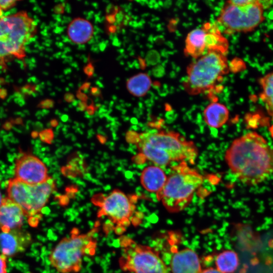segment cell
<instances>
[{
    "label": "cell",
    "instance_id": "obj_10",
    "mask_svg": "<svg viewBox=\"0 0 273 273\" xmlns=\"http://www.w3.org/2000/svg\"><path fill=\"white\" fill-rule=\"evenodd\" d=\"M135 199L120 190H114L101 199L94 198L93 203L99 208L98 217H107L114 224L115 233L121 235L131 222L133 223Z\"/></svg>",
    "mask_w": 273,
    "mask_h": 273
},
{
    "label": "cell",
    "instance_id": "obj_21",
    "mask_svg": "<svg viewBox=\"0 0 273 273\" xmlns=\"http://www.w3.org/2000/svg\"><path fill=\"white\" fill-rule=\"evenodd\" d=\"M259 82L262 88L260 98L273 120V73H269L260 78Z\"/></svg>",
    "mask_w": 273,
    "mask_h": 273
},
{
    "label": "cell",
    "instance_id": "obj_7",
    "mask_svg": "<svg viewBox=\"0 0 273 273\" xmlns=\"http://www.w3.org/2000/svg\"><path fill=\"white\" fill-rule=\"evenodd\" d=\"M228 69L224 54L208 51L190 65L184 86L193 95L210 90L221 80Z\"/></svg>",
    "mask_w": 273,
    "mask_h": 273
},
{
    "label": "cell",
    "instance_id": "obj_29",
    "mask_svg": "<svg viewBox=\"0 0 273 273\" xmlns=\"http://www.w3.org/2000/svg\"><path fill=\"white\" fill-rule=\"evenodd\" d=\"M90 82H86L80 86L79 89L81 91L86 92L88 90L90 87Z\"/></svg>",
    "mask_w": 273,
    "mask_h": 273
},
{
    "label": "cell",
    "instance_id": "obj_34",
    "mask_svg": "<svg viewBox=\"0 0 273 273\" xmlns=\"http://www.w3.org/2000/svg\"><path fill=\"white\" fill-rule=\"evenodd\" d=\"M73 95L70 93H67L65 95V99L67 101H71L73 99Z\"/></svg>",
    "mask_w": 273,
    "mask_h": 273
},
{
    "label": "cell",
    "instance_id": "obj_25",
    "mask_svg": "<svg viewBox=\"0 0 273 273\" xmlns=\"http://www.w3.org/2000/svg\"><path fill=\"white\" fill-rule=\"evenodd\" d=\"M83 71L88 77H91L93 75L94 73V67L91 62H89L86 66L84 67Z\"/></svg>",
    "mask_w": 273,
    "mask_h": 273
},
{
    "label": "cell",
    "instance_id": "obj_5",
    "mask_svg": "<svg viewBox=\"0 0 273 273\" xmlns=\"http://www.w3.org/2000/svg\"><path fill=\"white\" fill-rule=\"evenodd\" d=\"M97 225L85 234H79L73 228L69 237L63 238L51 251L49 261L60 273H76L82 266L85 255H94L97 248L94 234L98 231Z\"/></svg>",
    "mask_w": 273,
    "mask_h": 273
},
{
    "label": "cell",
    "instance_id": "obj_35",
    "mask_svg": "<svg viewBox=\"0 0 273 273\" xmlns=\"http://www.w3.org/2000/svg\"><path fill=\"white\" fill-rule=\"evenodd\" d=\"M106 46L107 44L106 42L104 41H103L99 44L98 47H99V49H100L101 51H103L105 49Z\"/></svg>",
    "mask_w": 273,
    "mask_h": 273
},
{
    "label": "cell",
    "instance_id": "obj_13",
    "mask_svg": "<svg viewBox=\"0 0 273 273\" xmlns=\"http://www.w3.org/2000/svg\"><path fill=\"white\" fill-rule=\"evenodd\" d=\"M25 217L18 204L8 197L3 198L0 206V233L21 228Z\"/></svg>",
    "mask_w": 273,
    "mask_h": 273
},
{
    "label": "cell",
    "instance_id": "obj_18",
    "mask_svg": "<svg viewBox=\"0 0 273 273\" xmlns=\"http://www.w3.org/2000/svg\"><path fill=\"white\" fill-rule=\"evenodd\" d=\"M204 117L208 125L213 128H219L228 121L229 111L224 105L213 102L205 109Z\"/></svg>",
    "mask_w": 273,
    "mask_h": 273
},
{
    "label": "cell",
    "instance_id": "obj_24",
    "mask_svg": "<svg viewBox=\"0 0 273 273\" xmlns=\"http://www.w3.org/2000/svg\"><path fill=\"white\" fill-rule=\"evenodd\" d=\"M0 273H7V257L0 254Z\"/></svg>",
    "mask_w": 273,
    "mask_h": 273
},
{
    "label": "cell",
    "instance_id": "obj_31",
    "mask_svg": "<svg viewBox=\"0 0 273 273\" xmlns=\"http://www.w3.org/2000/svg\"><path fill=\"white\" fill-rule=\"evenodd\" d=\"M76 93V96L77 98L83 101H85L87 99V96H86V95L84 94V93H82L79 89L77 92Z\"/></svg>",
    "mask_w": 273,
    "mask_h": 273
},
{
    "label": "cell",
    "instance_id": "obj_2",
    "mask_svg": "<svg viewBox=\"0 0 273 273\" xmlns=\"http://www.w3.org/2000/svg\"><path fill=\"white\" fill-rule=\"evenodd\" d=\"M135 143L141 153L157 166L173 162L194 164L198 149L193 142L178 133L151 130L138 134Z\"/></svg>",
    "mask_w": 273,
    "mask_h": 273
},
{
    "label": "cell",
    "instance_id": "obj_16",
    "mask_svg": "<svg viewBox=\"0 0 273 273\" xmlns=\"http://www.w3.org/2000/svg\"><path fill=\"white\" fill-rule=\"evenodd\" d=\"M94 30L92 24L88 21L77 18L70 22L67 28V33L71 41L80 45L92 39Z\"/></svg>",
    "mask_w": 273,
    "mask_h": 273
},
{
    "label": "cell",
    "instance_id": "obj_9",
    "mask_svg": "<svg viewBox=\"0 0 273 273\" xmlns=\"http://www.w3.org/2000/svg\"><path fill=\"white\" fill-rule=\"evenodd\" d=\"M262 1L254 0L249 4L239 6L226 3L217 22L226 33L246 32L253 30L264 19Z\"/></svg>",
    "mask_w": 273,
    "mask_h": 273
},
{
    "label": "cell",
    "instance_id": "obj_33",
    "mask_svg": "<svg viewBox=\"0 0 273 273\" xmlns=\"http://www.w3.org/2000/svg\"><path fill=\"white\" fill-rule=\"evenodd\" d=\"M117 30V27L115 25H110L108 27V30L109 32H110L111 34L114 33Z\"/></svg>",
    "mask_w": 273,
    "mask_h": 273
},
{
    "label": "cell",
    "instance_id": "obj_4",
    "mask_svg": "<svg viewBox=\"0 0 273 273\" xmlns=\"http://www.w3.org/2000/svg\"><path fill=\"white\" fill-rule=\"evenodd\" d=\"M203 180V176L188 163L180 162L172 167L158 198L169 212H179L189 205Z\"/></svg>",
    "mask_w": 273,
    "mask_h": 273
},
{
    "label": "cell",
    "instance_id": "obj_6",
    "mask_svg": "<svg viewBox=\"0 0 273 273\" xmlns=\"http://www.w3.org/2000/svg\"><path fill=\"white\" fill-rule=\"evenodd\" d=\"M55 190V182L50 177L46 181L36 185L28 184L14 178L8 181L7 187L8 197L21 207L32 227L39 223L41 210Z\"/></svg>",
    "mask_w": 273,
    "mask_h": 273
},
{
    "label": "cell",
    "instance_id": "obj_17",
    "mask_svg": "<svg viewBox=\"0 0 273 273\" xmlns=\"http://www.w3.org/2000/svg\"><path fill=\"white\" fill-rule=\"evenodd\" d=\"M206 31L203 27L194 29L188 34L185 49L187 55L198 59L204 54L206 51Z\"/></svg>",
    "mask_w": 273,
    "mask_h": 273
},
{
    "label": "cell",
    "instance_id": "obj_22",
    "mask_svg": "<svg viewBox=\"0 0 273 273\" xmlns=\"http://www.w3.org/2000/svg\"><path fill=\"white\" fill-rule=\"evenodd\" d=\"M237 254L232 250H226L219 253L216 258V269L222 273H233L239 265Z\"/></svg>",
    "mask_w": 273,
    "mask_h": 273
},
{
    "label": "cell",
    "instance_id": "obj_14",
    "mask_svg": "<svg viewBox=\"0 0 273 273\" xmlns=\"http://www.w3.org/2000/svg\"><path fill=\"white\" fill-rule=\"evenodd\" d=\"M170 268L172 273H201L202 271L197 253L189 248L183 249L173 254Z\"/></svg>",
    "mask_w": 273,
    "mask_h": 273
},
{
    "label": "cell",
    "instance_id": "obj_30",
    "mask_svg": "<svg viewBox=\"0 0 273 273\" xmlns=\"http://www.w3.org/2000/svg\"><path fill=\"white\" fill-rule=\"evenodd\" d=\"M90 93L94 96H99L101 95V90L97 87H93L90 89Z\"/></svg>",
    "mask_w": 273,
    "mask_h": 273
},
{
    "label": "cell",
    "instance_id": "obj_11",
    "mask_svg": "<svg viewBox=\"0 0 273 273\" xmlns=\"http://www.w3.org/2000/svg\"><path fill=\"white\" fill-rule=\"evenodd\" d=\"M15 178L30 185L46 181L50 177L46 165L37 157L25 154L16 160Z\"/></svg>",
    "mask_w": 273,
    "mask_h": 273
},
{
    "label": "cell",
    "instance_id": "obj_12",
    "mask_svg": "<svg viewBox=\"0 0 273 273\" xmlns=\"http://www.w3.org/2000/svg\"><path fill=\"white\" fill-rule=\"evenodd\" d=\"M32 242L30 234L22 228L0 233V252L6 257L14 256L26 250Z\"/></svg>",
    "mask_w": 273,
    "mask_h": 273
},
{
    "label": "cell",
    "instance_id": "obj_19",
    "mask_svg": "<svg viewBox=\"0 0 273 273\" xmlns=\"http://www.w3.org/2000/svg\"><path fill=\"white\" fill-rule=\"evenodd\" d=\"M206 33L205 35L206 51H215L225 54L228 49V42L225 38L222 36L216 28L211 26L210 24H206L204 27Z\"/></svg>",
    "mask_w": 273,
    "mask_h": 273
},
{
    "label": "cell",
    "instance_id": "obj_15",
    "mask_svg": "<svg viewBox=\"0 0 273 273\" xmlns=\"http://www.w3.org/2000/svg\"><path fill=\"white\" fill-rule=\"evenodd\" d=\"M167 177L160 167L149 166L143 170L141 176V182L147 191L155 193L158 195L164 186Z\"/></svg>",
    "mask_w": 273,
    "mask_h": 273
},
{
    "label": "cell",
    "instance_id": "obj_28",
    "mask_svg": "<svg viewBox=\"0 0 273 273\" xmlns=\"http://www.w3.org/2000/svg\"><path fill=\"white\" fill-rule=\"evenodd\" d=\"M201 273H222L217 270L216 268H208L207 269L202 270Z\"/></svg>",
    "mask_w": 273,
    "mask_h": 273
},
{
    "label": "cell",
    "instance_id": "obj_38",
    "mask_svg": "<svg viewBox=\"0 0 273 273\" xmlns=\"http://www.w3.org/2000/svg\"><path fill=\"white\" fill-rule=\"evenodd\" d=\"M2 94H4V92H2L1 90L0 89V97L1 96Z\"/></svg>",
    "mask_w": 273,
    "mask_h": 273
},
{
    "label": "cell",
    "instance_id": "obj_26",
    "mask_svg": "<svg viewBox=\"0 0 273 273\" xmlns=\"http://www.w3.org/2000/svg\"><path fill=\"white\" fill-rule=\"evenodd\" d=\"M65 5L64 4H58L54 8V12L57 14L63 13Z\"/></svg>",
    "mask_w": 273,
    "mask_h": 273
},
{
    "label": "cell",
    "instance_id": "obj_23",
    "mask_svg": "<svg viewBox=\"0 0 273 273\" xmlns=\"http://www.w3.org/2000/svg\"><path fill=\"white\" fill-rule=\"evenodd\" d=\"M18 1L14 0L1 1L0 11L9 10L17 5Z\"/></svg>",
    "mask_w": 273,
    "mask_h": 273
},
{
    "label": "cell",
    "instance_id": "obj_3",
    "mask_svg": "<svg viewBox=\"0 0 273 273\" xmlns=\"http://www.w3.org/2000/svg\"><path fill=\"white\" fill-rule=\"evenodd\" d=\"M37 24L25 11L0 17V66L11 58L24 60L26 44L37 33Z\"/></svg>",
    "mask_w": 273,
    "mask_h": 273
},
{
    "label": "cell",
    "instance_id": "obj_27",
    "mask_svg": "<svg viewBox=\"0 0 273 273\" xmlns=\"http://www.w3.org/2000/svg\"><path fill=\"white\" fill-rule=\"evenodd\" d=\"M115 15L114 14L107 15L106 17V19L108 23L113 24L116 22Z\"/></svg>",
    "mask_w": 273,
    "mask_h": 273
},
{
    "label": "cell",
    "instance_id": "obj_32",
    "mask_svg": "<svg viewBox=\"0 0 273 273\" xmlns=\"http://www.w3.org/2000/svg\"><path fill=\"white\" fill-rule=\"evenodd\" d=\"M115 18H116V22H117L118 23H120L122 21L124 18V15L122 12L121 11L118 12L116 14Z\"/></svg>",
    "mask_w": 273,
    "mask_h": 273
},
{
    "label": "cell",
    "instance_id": "obj_8",
    "mask_svg": "<svg viewBox=\"0 0 273 273\" xmlns=\"http://www.w3.org/2000/svg\"><path fill=\"white\" fill-rule=\"evenodd\" d=\"M122 253L119 260L120 268L131 273H168L158 252L149 246L137 244L121 236L119 239Z\"/></svg>",
    "mask_w": 273,
    "mask_h": 273
},
{
    "label": "cell",
    "instance_id": "obj_20",
    "mask_svg": "<svg viewBox=\"0 0 273 273\" xmlns=\"http://www.w3.org/2000/svg\"><path fill=\"white\" fill-rule=\"evenodd\" d=\"M152 84L150 76L146 73H140L130 77L127 81L126 87L132 95L141 97L145 96Z\"/></svg>",
    "mask_w": 273,
    "mask_h": 273
},
{
    "label": "cell",
    "instance_id": "obj_1",
    "mask_svg": "<svg viewBox=\"0 0 273 273\" xmlns=\"http://www.w3.org/2000/svg\"><path fill=\"white\" fill-rule=\"evenodd\" d=\"M232 172L243 184L258 185L273 174V148L256 132L235 139L225 153Z\"/></svg>",
    "mask_w": 273,
    "mask_h": 273
},
{
    "label": "cell",
    "instance_id": "obj_37",
    "mask_svg": "<svg viewBox=\"0 0 273 273\" xmlns=\"http://www.w3.org/2000/svg\"><path fill=\"white\" fill-rule=\"evenodd\" d=\"M271 135L273 136V127H271Z\"/></svg>",
    "mask_w": 273,
    "mask_h": 273
},
{
    "label": "cell",
    "instance_id": "obj_36",
    "mask_svg": "<svg viewBox=\"0 0 273 273\" xmlns=\"http://www.w3.org/2000/svg\"><path fill=\"white\" fill-rule=\"evenodd\" d=\"M3 199V198H2V194H1V191H0V206H1V204H2Z\"/></svg>",
    "mask_w": 273,
    "mask_h": 273
}]
</instances>
